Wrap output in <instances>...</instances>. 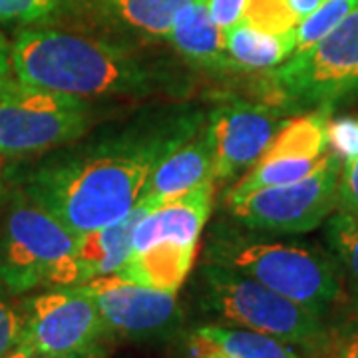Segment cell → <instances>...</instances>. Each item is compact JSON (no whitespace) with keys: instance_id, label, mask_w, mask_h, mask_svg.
Instances as JSON below:
<instances>
[{"instance_id":"1","label":"cell","mask_w":358,"mask_h":358,"mask_svg":"<svg viewBox=\"0 0 358 358\" xmlns=\"http://www.w3.org/2000/svg\"><path fill=\"white\" fill-rule=\"evenodd\" d=\"M195 122L60 155L26 176L24 193L76 235L106 227L138 205L155 162Z\"/></svg>"},{"instance_id":"2","label":"cell","mask_w":358,"mask_h":358,"mask_svg":"<svg viewBox=\"0 0 358 358\" xmlns=\"http://www.w3.org/2000/svg\"><path fill=\"white\" fill-rule=\"evenodd\" d=\"M13 76L36 88L78 98L152 96L171 78L134 50L60 28H26L10 44Z\"/></svg>"},{"instance_id":"3","label":"cell","mask_w":358,"mask_h":358,"mask_svg":"<svg viewBox=\"0 0 358 358\" xmlns=\"http://www.w3.org/2000/svg\"><path fill=\"white\" fill-rule=\"evenodd\" d=\"M205 263L245 273L319 317H324L343 294L338 263L308 247L225 233L211 239Z\"/></svg>"},{"instance_id":"4","label":"cell","mask_w":358,"mask_h":358,"mask_svg":"<svg viewBox=\"0 0 358 358\" xmlns=\"http://www.w3.org/2000/svg\"><path fill=\"white\" fill-rule=\"evenodd\" d=\"M201 305L225 327L265 334L305 352L320 355L327 345L324 317L235 268L203 263Z\"/></svg>"},{"instance_id":"5","label":"cell","mask_w":358,"mask_h":358,"mask_svg":"<svg viewBox=\"0 0 358 358\" xmlns=\"http://www.w3.org/2000/svg\"><path fill=\"white\" fill-rule=\"evenodd\" d=\"M76 251V233L18 193L0 225V285L13 294L78 287Z\"/></svg>"},{"instance_id":"6","label":"cell","mask_w":358,"mask_h":358,"mask_svg":"<svg viewBox=\"0 0 358 358\" xmlns=\"http://www.w3.org/2000/svg\"><path fill=\"white\" fill-rule=\"evenodd\" d=\"M267 84L285 112L358 96V6L324 38L271 68Z\"/></svg>"},{"instance_id":"7","label":"cell","mask_w":358,"mask_h":358,"mask_svg":"<svg viewBox=\"0 0 358 358\" xmlns=\"http://www.w3.org/2000/svg\"><path fill=\"white\" fill-rule=\"evenodd\" d=\"M90 126L84 98L8 78L0 88V157H28L80 140Z\"/></svg>"},{"instance_id":"8","label":"cell","mask_w":358,"mask_h":358,"mask_svg":"<svg viewBox=\"0 0 358 358\" xmlns=\"http://www.w3.org/2000/svg\"><path fill=\"white\" fill-rule=\"evenodd\" d=\"M18 345L46 358H106L115 336L94 301L78 287L46 289L22 301Z\"/></svg>"},{"instance_id":"9","label":"cell","mask_w":358,"mask_h":358,"mask_svg":"<svg viewBox=\"0 0 358 358\" xmlns=\"http://www.w3.org/2000/svg\"><path fill=\"white\" fill-rule=\"evenodd\" d=\"M343 159L329 152L324 164L307 178L263 187L229 199V211L245 227L273 235H299L317 229L336 209Z\"/></svg>"},{"instance_id":"10","label":"cell","mask_w":358,"mask_h":358,"mask_svg":"<svg viewBox=\"0 0 358 358\" xmlns=\"http://www.w3.org/2000/svg\"><path fill=\"white\" fill-rule=\"evenodd\" d=\"M329 114L331 108H317L307 115L289 117L259 162L231 189L227 201L263 187L293 183L317 171L331 152L327 140Z\"/></svg>"},{"instance_id":"11","label":"cell","mask_w":358,"mask_h":358,"mask_svg":"<svg viewBox=\"0 0 358 358\" xmlns=\"http://www.w3.org/2000/svg\"><path fill=\"white\" fill-rule=\"evenodd\" d=\"M287 114L279 106L243 100L215 108L205 124L213 154L211 179H233L255 166L275 134L289 120Z\"/></svg>"},{"instance_id":"12","label":"cell","mask_w":358,"mask_h":358,"mask_svg":"<svg viewBox=\"0 0 358 358\" xmlns=\"http://www.w3.org/2000/svg\"><path fill=\"white\" fill-rule=\"evenodd\" d=\"M78 289L94 301L114 336L154 338L178 324L179 307L173 293L126 281L117 275L96 277L78 285Z\"/></svg>"},{"instance_id":"13","label":"cell","mask_w":358,"mask_h":358,"mask_svg":"<svg viewBox=\"0 0 358 358\" xmlns=\"http://www.w3.org/2000/svg\"><path fill=\"white\" fill-rule=\"evenodd\" d=\"M213 203V181L207 179L187 192L167 197L140 219L134 231V251L155 243L197 245Z\"/></svg>"},{"instance_id":"14","label":"cell","mask_w":358,"mask_h":358,"mask_svg":"<svg viewBox=\"0 0 358 358\" xmlns=\"http://www.w3.org/2000/svg\"><path fill=\"white\" fill-rule=\"evenodd\" d=\"M211 169L213 154L207 128L201 126V122H195L155 162L141 197L166 201L167 197L187 192L193 185L211 179Z\"/></svg>"},{"instance_id":"15","label":"cell","mask_w":358,"mask_h":358,"mask_svg":"<svg viewBox=\"0 0 358 358\" xmlns=\"http://www.w3.org/2000/svg\"><path fill=\"white\" fill-rule=\"evenodd\" d=\"M159 203L162 201L141 197L126 217L100 229L78 235L76 265L80 273V285L96 277L114 275L128 261L134 249V231L138 227L140 219Z\"/></svg>"},{"instance_id":"16","label":"cell","mask_w":358,"mask_h":358,"mask_svg":"<svg viewBox=\"0 0 358 358\" xmlns=\"http://www.w3.org/2000/svg\"><path fill=\"white\" fill-rule=\"evenodd\" d=\"M167 40L183 58L203 70L213 74L237 70L225 50V34L209 14L207 0H187L176 13Z\"/></svg>"},{"instance_id":"17","label":"cell","mask_w":358,"mask_h":358,"mask_svg":"<svg viewBox=\"0 0 358 358\" xmlns=\"http://www.w3.org/2000/svg\"><path fill=\"white\" fill-rule=\"evenodd\" d=\"M185 346L189 358H303L296 348L277 338L225 324L193 329Z\"/></svg>"},{"instance_id":"18","label":"cell","mask_w":358,"mask_h":358,"mask_svg":"<svg viewBox=\"0 0 358 358\" xmlns=\"http://www.w3.org/2000/svg\"><path fill=\"white\" fill-rule=\"evenodd\" d=\"M195 255H197V245L164 241V243L152 245L143 251H134L114 275L150 289L178 294L192 271Z\"/></svg>"},{"instance_id":"19","label":"cell","mask_w":358,"mask_h":358,"mask_svg":"<svg viewBox=\"0 0 358 358\" xmlns=\"http://www.w3.org/2000/svg\"><path fill=\"white\" fill-rule=\"evenodd\" d=\"M296 28L289 32H265L255 26H233L225 32V50L237 70H271L293 56Z\"/></svg>"},{"instance_id":"20","label":"cell","mask_w":358,"mask_h":358,"mask_svg":"<svg viewBox=\"0 0 358 358\" xmlns=\"http://www.w3.org/2000/svg\"><path fill=\"white\" fill-rule=\"evenodd\" d=\"M100 13L145 38L167 40L173 18L187 0H90Z\"/></svg>"},{"instance_id":"21","label":"cell","mask_w":358,"mask_h":358,"mask_svg":"<svg viewBox=\"0 0 358 358\" xmlns=\"http://www.w3.org/2000/svg\"><path fill=\"white\" fill-rule=\"evenodd\" d=\"M327 241L333 249L338 267L358 293V215L338 211L327 223Z\"/></svg>"},{"instance_id":"22","label":"cell","mask_w":358,"mask_h":358,"mask_svg":"<svg viewBox=\"0 0 358 358\" xmlns=\"http://www.w3.org/2000/svg\"><path fill=\"white\" fill-rule=\"evenodd\" d=\"M358 6V0H324L319 8L296 26V48L294 52L305 50L315 42L324 38L331 30L345 20L348 14Z\"/></svg>"},{"instance_id":"23","label":"cell","mask_w":358,"mask_h":358,"mask_svg":"<svg viewBox=\"0 0 358 358\" xmlns=\"http://www.w3.org/2000/svg\"><path fill=\"white\" fill-rule=\"evenodd\" d=\"M243 22L265 32H289L301 20L287 0H247Z\"/></svg>"},{"instance_id":"24","label":"cell","mask_w":358,"mask_h":358,"mask_svg":"<svg viewBox=\"0 0 358 358\" xmlns=\"http://www.w3.org/2000/svg\"><path fill=\"white\" fill-rule=\"evenodd\" d=\"M24 329V308L14 294L0 285V358L20 343Z\"/></svg>"},{"instance_id":"25","label":"cell","mask_w":358,"mask_h":358,"mask_svg":"<svg viewBox=\"0 0 358 358\" xmlns=\"http://www.w3.org/2000/svg\"><path fill=\"white\" fill-rule=\"evenodd\" d=\"M327 140L329 150L338 155L343 164L358 157V117L341 115L329 120Z\"/></svg>"},{"instance_id":"26","label":"cell","mask_w":358,"mask_h":358,"mask_svg":"<svg viewBox=\"0 0 358 358\" xmlns=\"http://www.w3.org/2000/svg\"><path fill=\"white\" fill-rule=\"evenodd\" d=\"M58 4L60 0H0V22H36Z\"/></svg>"},{"instance_id":"27","label":"cell","mask_w":358,"mask_h":358,"mask_svg":"<svg viewBox=\"0 0 358 358\" xmlns=\"http://www.w3.org/2000/svg\"><path fill=\"white\" fill-rule=\"evenodd\" d=\"M322 352L327 358H358V319L329 331Z\"/></svg>"},{"instance_id":"28","label":"cell","mask_w":358,"mask_h":358,"mask_svg":"<svg viewBox=\"0 0 358 358\" xmlns=\"http://www.w3.org/2000/svg\"><path fill=\"white\" fill-rule=\"evenodd\" d=\"M336 209L358 215V157L343 164L336 187Z\"/></svg>"},{"instance_id":"29","label":"cell","mask_w":358,"mask_h":358,"mask_svg":"<svg viewBox=\"0 0 358 358\" xmlns=\"http://www.w3.org/2000/svg\"><path fill=\"white\" fill-rule=\"evenodd\" d=\"M247 0H207V8L213 22L223 30V34L233 26L241 24Z\"/></svg>"},{"instance_id":"30","label":"cell","mask_w":358,"mask_h":358,"mask_svg":"<svg viewBox=\"0 0 358 358\" xmlns=\"http://www.w3.org/2000/svg\"><path fill=\"white\" fill-rule=\"evenodd\" d=\"M13 78V62H10V42L0 34V88L4 82Z\"/></svg>"},{"instance_id":"31","label":"cell","mask_w":358,"mask_h":358,"mask_svg":"<svg viewBox=\"0 0 358 358\" xmlns=\"http://www.w3.org/2000/svg\"><path fill=\"white\" fill-rule=\"evenodd\" d=\"M289 6L293 8V13L299 16V20L307 18L308 14H313L324 0H287Z\"/></svg>"},{"instance_id":"32","label":"cell","mask_w":358,"mask_h":358,"mask_svg":"<svg viewBox=\"0 0 358 358\" xmlns=\"http://www.w3.org/2000/svg\"><path fill=\"white\" fill-rule=\"evenodd\" d=\"M2 358H46V357H42V355H38V352L30 350V348L24 345H16L13 350L6 355V357H2Z\"/></svg>"},{"instance_id":"33","label":"cell","mask_w":358,"mask_h":358,"mask_svg":"<svg viewBox=\"0 0 358 358\" xmlns=\"http://www.w3.org/2000/svg\"><path fill=\"white\" fill-rule=\"evenodd\" d=\"M2 201H4V181H2V176H0V207H2Z\"/></svg>"}]
</instances>
